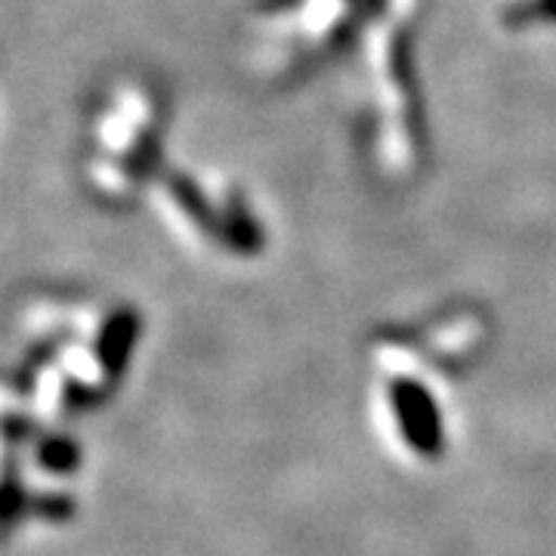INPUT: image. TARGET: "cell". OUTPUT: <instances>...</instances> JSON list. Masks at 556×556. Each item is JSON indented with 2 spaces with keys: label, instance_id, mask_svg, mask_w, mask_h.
Wrapping results in <instances>:
<instances>
[{
  "label": "cell",
  "instance_id": "cell-1",
  "mask_svg": "<svg viewBox=\"0 0 556 556\" xmlns=\"http://www.w3.org/2000/svg\"><path fill=\"white\" fill-rule=\"evenodd\" d=\"M415 0H380L368 13V72L378 87V159L390 177L417 167L424 149V118L412 80V20Z\"/></svg>",
  "mask_w": 556,
  "mask_h": 556
},
{
  "label": "cell",
  "instance_id": "cell-2",
  "mask_svg": "<svg viewBox=\"0 0 556 556\" xmlns=\"http://www.w3.org/2000/svg\"><path fill=\"white\" fill-rule=\"evenodd\" d=\"M159 159V105L139 87H121L90 130L87 174L105 199H130Z\"/></svg>",
  "mask_w": 556,
  "mask_h": 556
},
{
  "label": "cell",
  "instance_id": "cell-3",
  "mask_svg": "<svg viewBox=\"0 0 556 556\" xmlns=\"http://www.w3.org/2000/svg\"><path fill=\"white\" fill-rule=\"evenodd\" d=\"M387 399H390V412L396 417L399 433L415 455L439 457L445 452V424L427 383L415 378L390 380Z\"/></svg>",
  "mask_w": 556,
  "mask_h": 556
},
{
  "label": "cell",
  "instance_id": "cell-4",
  "mask_svg": "<svg viewBox=\"0 0 556 556\" xmlns=\"http://www.w3.org/2000/svg\"><path fill=\"white\" fill-rule=\"evenodd\" d=\"M142 318L130 306H118L115 313L102 318L100 334H97V362H100L105 378H121L130 365V356L137 350Z\"/></svg>",
  "mask_w": 556,
  "mask_h": 556
},
{
  "label": "cell",
  "instance_id": "cell-5",
  "mask_svg": "<svg viewBox=\"0 0 556 556\" xmlns=\"http://www.w3.org/2000/svg\"><path fill=\"white\" fill-rule=\"evenodd\" d=\"M35 460L40 464V470L56 473V477H65V473H75V470H78L80 445L72 437L50 433V437H43L38 442Z\"/></svg>",
  "mask_w": 556,
  "mask_h": 556
},
{
  "label": "cell",
  "instance_id": "cell-6",
  "mask_svg": "<svg viewBox=\"0 0 556 556\" xmlns=\"http://www.w3.org/2000/svg\"><path fill=\"white\" fill-rule=\"evenodd\" d=\"M504 20L514 28L529 25H556V0H514L504 10Z\"/></svg>",
  "mask_w": 556,
  "mask_h": 556
}]
</instances>
